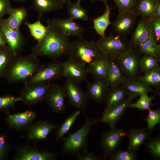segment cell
Wrapping results in <instances>:
<instances>
[{
  "instance_id": "obj_1",
  "label": "cell",
  "mask_w": 160,
  "mask_h": 160,
  "mask_svg": "<svg viewBox=\"0 0 160 160\" xmlns=\"http://www.w3.org/2000/svg\"><path fill=\"white\" fill-rule=\"evenodd\" d=\"M47 23L46 35L33 47L32 53L37 57L56 59L67 53L71 42L68 36L61 32L52 19H48Z\"/></svg>"
},
{
  "instance_id": "obj_2",
  "label": "cell",
  "mask_w": 160,
  "mask_h": 160,
  "mask_svg": "<svg viewBox=\"0 0 160 160\" xmlns=\"http://www.w3.org/2000/svg\"><path fill=\"white\" fill-rule=\"evenodd\" d=\"M31 53L16 56L4 78L10 83H24L32 76L41 65L40 61Z\"/></svg>"
},
{
  "instance_id": "obj_3",
  "label": "cell",
  "mask_w": 160,
  "mask_h": 160,
  "mask_svg": "<svg viewBox=\"0 0 160 160\" xmlns=\"http://www.w3.org/2000/svg\"><path fill=\"white\" fill-rule=\"evenodd\" d=\"M67 54L71 58L86 66L88 63L105 57L94 41L83 37L71 42Z\"/></svg>"
},
{
  "instance_id": "obj_4",
  "label": "cell",
  "mask_w": 160,
  "mask_h": 160,
  "mask_svg": "<svg viewBox=\"0 0 160 160\" xmlns=\"http://www.w3.org/2000/svg\"><path fill=\"white\" fill-rule=\"evenodd\" d=\"M96 42L103 56L109 59H116L133 47L126 37L119 34L114 36L111 33L109 36L100 38Z\"/></svg>"
},
{
  "instance_id": "obj_5",
  "label": "cell",
  "mask_w": 160,
  "mask_h": 160,
  "mask_svg": "<svg viewBox=\"0 0 160 160\" xmlns=\"http://www.w3.org/2000/svg\"><path fill=\"white\" fill-rule=\"evenodd\" d=\"M86 121L79 129L64 139L63 151L70 155L77 156L87 149L88 137L94 124L92 121L85 115Z\"/></svg>"
},
{
  "instance_id": "obj_6",
  "label": "cell",
  "mask_w": 160,
  "mask_h": 160,
  "mask_svg": "<svg viewBox=\"0 0 160 160\" xmlns=\"http://www.w3.org/2000/svg\"><path fill=\"white\" fill-rule=\"evenodd\" d=\"M53 84L48 81L24 84L20 92L21 101L31 105L46 100Z\"/></svg>"
},
{
  "instance_id": "obj_7",
  "label": "cell",
  "mask_w": 160,
  "mask_h": 160,
  "mask_svg": "<svg viewBox=\"0 0 160 160\" xmlns=\"http://www.w3.org/2000/svg\"><path fill=\"white\" fill-rule=\"evenodd\" d=\"M140 55L137 48L133 47L129 51L116 59L127 79H136L140 76Z\"/></svg>"
},
{
  "instance_id": "obj_8",
  "label": "cell",
  "mask_w": 160,
  "mask_h": 160,
  "mask_svg": "<svg viewBox=\"0 0 160 160\" xmlns=\"http://www.w3.org/2000/svg\"><path fill=\"white\" fill-rule=\"evenodd\" d=\"M63 62L55 60L41 65L34 75L24 83V84L50 81L63 76Z\"/></svg>"
},
{
  "instance_id": "obj_9",
  "label": "cell",
  "mask_w": 160,
  "mask_h": 160,
  "mask_svg": "<svg viewBox=\"0 0 160 160\" xmlns=\"http://www.w3.org/2000/svg\"><path fill=\"white\" fill-rule=\"evenodd\" d=\"M135 97L128 94L126 99L120 103L108 109H105L101 117L93 121L94 124L97 122L108 124L110 129L116 128V125L126 110L129 108L133 99Z\"/></svg>"
},
{
  "instance_id": "obj_10",
  "label": "cell",
  "mask_w": 160,
  "mask_h": 160,
  "mask_svg": "<svg viewBox=\"0 0 160 160\" xmlns=\"http://www.w3.org/2000/svg\"><path fill=\"white\" fill-rule=\"evenodd\" d=\"M126 135L124 129L116 128L110 129L102 135L100 145L104 151V159L110 157L115 152Z\"/></svg>"
},
{
  "instance_id": "obj_11",
  "label": "cell",
  "mask_w": 160,
  "mask_h": 160,
  "mask_svg": "<svg viewBox=\"0 0 160 160\" xmlns=\"http://www.w3.org/2000/svg\"><path fill=\"white\" fill-rule=\"evenodd\" d=\"M79 83L66 79L63 87L66 97L74 107L84 110L87 104L88 97L79 86Z\"/></svg>"
},
{
  "instance_id": "obj_12",
  "label": "cell",
  "mask_w": 160,
  "mask_h": 160,
  "mask_svg": "<svg viewBox=\"0 0 160 160\" xmlns=\"http://www.w3.org/2000/svg\"><path fill=\"white\" fill-rule=\"evenodd\" d=\"M0 28L4 33L7 45L15 56L20 54L25 44L20 30H15L10 28L4 18L0 19Z\"/></svg>"
},
{
  "instance_id": "obj_13",
  "label": "cell",
  "mask_w": 160,
  "mask_h": 160,
  "mask_svg": "<svg viewBox=\"0 0 160 160\" xmlns=\"http://www.w3.org/2000/svg\"><path fill=\"white\" fill-rule=\"evenodd\" d=\"M63 76L78 83L87 81L88 73L86 66L69 57L63 62Z\"/></svg>"
},
{
  "instance_id": "obj_14",
  "label": "cell",
  "mask_w": 160,
  "mask_h": 160,
  "mask_svg": "<svg viewBox=\"0 0 160 160\" xmlns=\"http://www.w3.org/2000/svg\"><path fill=\"white\" fill-rule=\"evenodd\" d=\"M137 17L134 12H119L112 23L113 31L118 34L127 37L137 23Z\"/></svg>"
},
{
  "instance_id": "obj_15",
  "label": "cell",
  "mask_w": 160,
  "mask_h": 160,
  "mask_svg": "<svg viewBox=\"0 0 160 160\" xmlns=\"http://www.w3.org/2000/svg\"><path fill=\"white\" fill-rule=\"evenodd\" d=\"M65 98L63 87L53 84L46 100L53 112L60 113L65 109Z\"/></svg>"
},
{
  "instance_id": "obj_16",
  "label": "cell",
  "mask_w": 160,
  "mask_h": 160,
  "mask_svg": "<svg viewBox=\"0 0 160 160\" xmlns=\"http://www.w3.org/2000/svg\"><path fill=\"white\" fill-rule=\"evenodd\" d=\"M109 88L104 79H95L90 82H88L87 91L88 98L97 103L105 102Z\"/></svg>"
},
{
  "instance_id": "obj_17",
  "label": "cell",
  "mask_w": 160,
  "mask_h": 160,
  "mask_svg": "<svg viewBox=\"0 0 160 160\" xmlns=\"http://www.w3.org/2000/svg\"><path fill=\"white\" fill-rule=\"evenodd\" d=\"M52 20L64 35L68 37L76 36L83 37L85 31L84 27L69 17L65 19L53 18Z\"/></svg>"
},
{
  "instance_id": "obj_18",
  "label": "cell",
  "mask_w": 160,
  "mask_h": 160,
  "mask_svg": "<svg viewBox=\"0 0 160 160\" xmlns=\"http://www.w3.org/2000/svg\"><path fill=\"white\" fill-rule=\"evenodd\" d=\"M105 81L109 87L124 84L128 79L124 75L116 60L109 59V65Z\"/></svg>"
},
{
  "instance_id": "obj_19",
  "label": "cell",
  "mask_w": 160,
  "mask_h": 160,
  "mask_svg": "<svg viewBox=\"0 0 160 160\" xmlns=\"http://www.w3.org/2000/svg\"><path fill=\"white\" fill-rule=\"evenodd\" d=\"M55 155L47 151L22 147L19 148L15 159L18 160H51L55 159Z\"/></svg>"
},
{
  "instance_id": "obj_20",
  "label": "cell",
  "mask_w": 160,
  "mask_h": 160,
  "mask_svg": "<svg viewBox=\"0 0 160 160\" xmlns=\"http://www.w3.org/2000/svg\"><path fill=\"white\" fill-rule=\"evenodd\" d=\"M144 128H130L127 132L126 136L129 140L127 151L136 153L140 146L144 144L149 135V132Z\"/></svg>"
},
{
  "instance_id": "obj_21",
  "label": "cell",
  "mask_w": 160,
  "mask_h": 160,
  "mask_svg": "<svg viewBox=\"0 0 160 160\" xmlns=\"http://www.w3.org/2000/svg\"><path fill=\"white\" fill-rule=\"evenodd\" d=\"M151 37L150 19L141 17L132 33L130 41L133 47H137Z\"/></svg>"
},
{
  "instance_id": "obj_22",
  "label": "cell",
  "mask_w": 160,
  "mask_h": 160,
  "mask_svg": "<svg viewBox=\"0 0 160 160\" xmlns=\"http://www.w3.org/2000/svg\"><path fill=\"white\" fill-rule=\"evenodd\" d=\"M57 127L47 121H41L35 124L29 129L28 133V138L35 141L44 140Z\"/></svg>"
},
{
  "instance_id": "obj_23",
  "label": "cell",
  "mask_w": 160,
  "mask_h": 160,
  "mask_svg": "<svg viewBox=\"0 0 160 160\" xmlns=\"http://www.w3.org/2000/svg\"><path fill=\"white\" fill-rule=\"evenodd\" d=\"M36 117L35 112L31 110L11 114L7 117V121L11 127L16 129L23 128L30 123Z\"/></svg>"
},
{
  "instance_id": "obj_24",
  "label": "cell",
  "mask_w": 160,
  "mask_h": 160,
  "mask_svg": "<svg viewBox=\"0 0 160 160\" xmlns=\"http://www.w3.org/2000/svg\"><path fill=\"white\" fill-rule=\"evenodd\" d=\"M128 94L123 85L109 87L105 101L106 105L105 109L110 108L122 102Z\"/></svg>"
},
{
  "instance_id": "obj_25",
  "label": "cell",
  "mask_w": 160,
  "mask_h": 160,
  "mask_svg": "<svg viewBox=\"0 0 160 160\" xmlns=\"http://www.w3.org/2000/svg\"><path fill=\"white\" fill-rule=\"evenodd\" d=\"M109 65V59L104 57L88 63L86 66L88 73L95 79H104Z\"/></svg>"
},
{
  "instance_id": "obj_26",
  "label": "cell",
  "mask_w": 160,
  "mask_h": 160,
  "mask_svg": "<svg viewBox=\"0 0 160 160\" xmlns=\"http://www.w3.org/2000/svg\"><path fill=\"white\" fill-rule=\"evenodd\" d=\"M122 85L128 94L132 95L135 98L143 94H148L150 92L154 93L158 95H160L159 93L154 90L150 86L136 79H128Z\"/></svg>"
},
{
  "instance_id": "obj_27",
  "label": "cell",
  "mask_w": 160,
  "mask_h": 160,
  "mask_svg": "<svg viewBox=\"0 0 160 160\" xmlns=\"http://www.w3.org/2000/svg\"><path fill=\"white\" fill-rule=\"evenodd\" d=\"M158 0H137L133 12L137 16L150 19L154 17Z\"/></svg>"
},
{
  "instance_id": "obj_28",
  "label": "cell",
  "mask_w": 160,
  "mask_h": 160,
  "mask_svg": "<svg viewBox=\"0 0 160 160\" xmlns=\"http://www.w3.org/2000/svg\"><path fill=\"white\" fill-rule=\"evenodd\" d=\"M9 17L5 19L8 26L15 30L20 29L22 23L28 15V10L24 7L12 8Z\"/></svg>"
},
{
  "instance_id": "obj_29",
  "label": "cell",
  "mask_w": 160,
  "mask_h": 160,
  "mask_svg": "<svg viewBox=\"0 0 160 160\" xmlns=\"http://www.w3.org/2000/svg\"><path fill=\"white\" fill-rule=\"evenodd\" d=\"M15 57L7 45L0 47V78H4Z\"/></svg>"
},
{
  "instance_id": "obj_30",
  "label": "cell",
  "mask_w": 160,
  "mask_h": 160,
  "mask_svg": "<svg viewBox=\"0 0 160 160\" xmlns=\"http://www.w3.org/2000/svg\"><path fill=\"white\" fill-rule=\"evenodd\" d=\"M31 8L37 12L39 19L43 15L60 9L56 0H31Z\"/></svg>"
},
{
  "instance_id": "obj_31",
  "label": "cell",
  "mask_w": 160,
  "mask_h": 160,
  "mask_svg": "<svg viewBox=\"0 0 160 160\" xmlns=\"http://www.w3.org/2000/svg\"><path fill=\"white\" fill-rule=\"evenodd\" d=\"M140 54L151 56L160 59V45L150 37L137 47Z\"/></svg>"
},
{
  "instance_id": "obj_32",
  "label": "cell",
  "mask_w": 160,
  "mask_h": 160,
  "mask_svg": "<svg viewBox=\"0 0 160 160\" xmlns=\"http://www.w3.org/2000/svg\"><path fill=\"white\" fill-rule=\"evenodd\" d=\"M106 9L104 13L100 16L93 20V27L97 33L101 37H104L105 32L108 26L112 24L110 20L111 9L108 4L106 5Z\"/></svg>"
},
{
  "instance_id": "obj_33",
  "label": "cell",
  "mask_w": 160,
  "mask_h": 160,
  "mask_svg": "<svg viewBox=\"0 0 160 160\" xmlns=\"http://www.w3.org/2000/svg\"><path fill=\"white\" fill-rule=\"evenodd\" d=\"M80 1L78 0L75 3L71 1L66 5L68 15L74 20H81L87 21L89 19L88 11L81 6Z\"/></svg>"
},
{
  "instance_id": "obj_34",
  "label": "cell",
  "mask_w": 160,
  "mask_h": 160,
  "mask_svg": "<svg viewBox=\"0 0 160 160\" xmlns=\"http://www.w3.org/2000/svg\"><path fill=\"white\" fill-rule=\"evenodd\" d=\"M24 23L28 29L31 35L37 42L41 41L46 35L47 27L41 23L40 19L33 23L27 22H25Z\"/></svg>"
},
{
  "instance_id": "obj_35",
  "label": "cell",
  "mask_w": 160,
  "mask_h": 160,
  "mask_svg": "<svg viewBox=\"0 0 160 160\" xmlns=\"http://www.w3.org/2000/svg\"><path fill=\"white\" fill-rule=\"evenodd\" d=\"M80 113V111H76L66 118L56 132L57 140L63 139L64 136L70 130Z\"/></svg>"
},
{
  "instance_id": "obj_36",
  "label": "cell",
  "mask_w": 160,
  "mask_h": 160,
  "mask_svg": "<svg viewBox=\"0 0 160 160\" xmlns=\"http://www.w3.org/2000/svg\"><path fill=\"white\" fill-rule=\"evenodd\" d=\"M136 80L150 86L159 89L160 85V69L144 73Z\"/></svg>"
},
{
  "instance_id": "obj_37",
  "label": "cell",
  "mask_w": 160,
  "mask_h": 160,
  "mask_svg": "<svg viewBox=\"0 0 160 160\" xmlns=\"http://www.w3.org/2000/svg\"><path fill=\"white\" fill-rule=\"evenodd\" d=\"M160 59L154 57L143 55L140 59V71L145 73L160 69L159 65Z\"/></svg>"
},
{
  "instance_id": "obj_38",
  "label": "cell",
  "mask_w": 160,
  "mask_h": 160,
  "mask_svg": "<svg viewBox=\"0 0 160 160\" xmlns=\"http://www.w3.org/2000/svg\"><path fill=\"white\" fill-rule=\"evenodd\" d=\"M140 96L139 99L135 103H132L129 108H136L140 110L145 111L151 108L153 104L152 101L154 98L153 96H149L148 94H143Z\"/></svg>"
},
{
  "instance_id": "obj_39",
  "label": "cell",
  "mask_w": 160,
  "mask_h": 160,
  "mask_svg": "<svg viewBox=\"0 0 160 160\" xmlns=\"http://www.w3.org/2000/svg\"><path fill=\"white\" fill-rule=\"evenodd\" d=\"M148 111L145 120L147 124L146 129L150 132L160 122V110L159 108L156 110L151 108Z\"/></svg>"
},
{
  "instance_id": "obj_40",
  "label": "cell",
  "mask_w": 160,
  "mask_h": 160,
  "mask_svg": "<svg viewBox=\"0 0 160 160\" xmlns=\"http://www.w3.org/2000/svg\"><path fill=\"white\" fill-rule=\"evenodd\" d=\"M151 156L156 159H160V139L155 137L149 140L145 143Z\"/></svg>"
},
{
  "instance_id": "obj_41",
  "label": "cell",
  "mask_w": 160,
  "mask_h": 160,
  "mask_svg": "<svg viewBox=\"0 0 160 160\" xmlns=\"http://www.w3.org/2000/svg\"><path fill=\"white\" fill-rule=\"evenodd\" d=\"M119 12H133L137 0H113Z\"/></svg>"
},
{
  "instance_id": "obj_42",
  "label": "cell",
  "mask_w": 160,
  "mask_h": 160,
  "mask_svg": "<svg viewBox=\"0 0 160 160\" xmlns=\"http://www.w3.org/2000/svg\"><path fill=\"white\" fill-rule=\"evenodd\" d=\"M151 37L158 43L160 42V18L153 17L150 19Z\"/></svg>"
},
{
  "instance_id": "obj_43",
  "label": "cell",
  "mask_w": 160,
  "mask_h": 160,
  "mask_svg": "<svg viewBox=\"0 0 160 160\" xmlns=\"http://www.w3.org/2000/svg\"><path fill=\"white\" fill-rule=\"evenodd\" d=\"M21 101L20 97L7 95L0 97V110L10 108L17 102Z\"/></svg>"
},
{
  "instance_id": "obj_44",
  "label": "cell",
  "mask_w": 160,
  "mask_h": 160,
  "mask_svg": "<svg viewBox=\"0 0 160 160\" xmlns=\"http://www.w3.org/2000/svg\"><path fill=\"white\" fill-rule=\"evenodd\" d=\"M136 153L127 150L118 149L110 157L112 160H136L137 159Z\"/></svg>"
},
{
  "instance_id": "obj_45",
  "label": "cell",
  "mask_w": 160,
  "mask_h": 160,
  "mask_svg": "<svg viewBox=\"0 0 160 160\" xmlns=\"http://www.w3.org/2000/svg\"><path fill=\"white\" fill-rule=\"evenodd\" d=\"M12 8L10 0H0V19L9 15Z\"/></svg>"
},
{
  "instance_id": "obj_46",
  "label": "cell",
  "mask_w": 160,
  "mask_h": 160,
  "mask_svg": "<svg viewBox=\"0 0 160 160\" xmlns=\"http://www.w3.org/2000/svg\"><path fill=\"white\" fill-rule=\"evenodd\" d=\"M76 156L77 160H98L100 158L87 149L82 152Z\"/></svg>"
},
{
  "instance_id": "obj_47",
  "label": "cell",
  "mask_w": 160,
  "mask_h": 160,
  "mask_svg": "<svg viewBox=\"0 0 160 160\" xmlns=\"http://www.w3.org/2000/svg\"><path fill=\"white\" fill-rule=\"evenodd\" d=\"M8 146L6 137L0 135V159H3L8 150Z\"/></svg>"
},
{
  "instance_id": "obj_48",
  "label": "cell",
  "mask_w": 160,
  "mask_h": 160,
  "mask_svg": "<svg viewBox=\"0 0 160 160\" xmlns=\"http://www.w3.org/2000/svg\"><path fill=\"white\" fill-rule=\"evenodd\" d=\"M7 44V42L4 33L0 28V47L4 46Z\"/></svg>"
},
{
  "instance_id": "obj_49",
  "label": "cell",
  "mask_w": 160,
  "mask_h": 160,
  "mask_svg": "<svg viewBox=\"0 0 160 160\" xmlns=\"http://www.w3.org/2000/svg\"><path fill=\"white\" fill-rule=\"evenodd\" d=\"M155 17L160 18V0H158L154 13Z\"/></svg>"
},
{
  "instance_id": "obj_50",
  "label": "cell",
  "mask_w": 160,
  "mask_h": 160,
  "mask_svg": "<svg viewBox=\"0 0 160 160\" xmlns=\"http://www.w3.org/2000/svg\"><path fill=\"white\" fill-rule=\"evenodd\" d=\"M58 4L60 9L63 8V6L67 5L71 1V0H56Z\"/></svg>"
},
{
  "instance_id": "obj_51",
  "label": "cell",
  "mask_w": 160,
  "mask_h": 160,
  "mask_svg": "<svg viewBox=\"0 0 160 160\" xmlns=\"http://www.w3.org/2000/svg\"><path fill=\"white\" fill-rule=\"evenodd\" d=\"M107 1L108 0H91V2L93 3L95 1H103L105 5L108 4H107Z\"/></svg>"
},
{
  "instance_id": "obj_52",
  "label": "cell",
  "mask_w": 160,
  "mask_h": 160,
  "mask_svg": "<svg viewBox=\"0 0 160 160\" xmlns=\"http://www.w3.org/2000/svg\"><path fill=\"white\" fill-rule=\"evenodd\" d=\"M13 1L18 2H24L26 0H13Z\"/></svg>"
},
{
  "instance_id": "obj_53",
  "label": "cell",
  "mask_w": 160,
  "mask_h": 160,
  "mask_svg": "<svg viewBox=\"0 0 160 160\" xmlns=\"http://www.w3.org/2000/svg\"><path fill=\"white\" fill-rule=\"evenodd\" d=\"M78 0L81 1L82 0Z\"/></svg>"
}]
</instances>
